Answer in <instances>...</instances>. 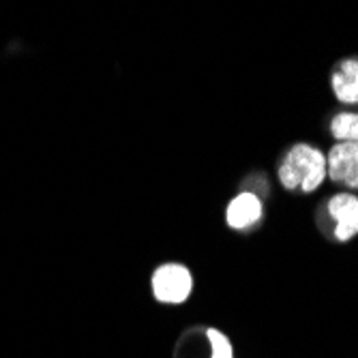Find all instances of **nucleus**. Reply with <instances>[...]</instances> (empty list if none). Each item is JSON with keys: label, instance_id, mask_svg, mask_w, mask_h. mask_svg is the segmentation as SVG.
<instances>
[{"label": "nucleus", "instance_id": "nucleus-1", "mask_svg": "<svg viewBox=\"0 0 358 358\" xmlns=\"http://www.w3.org/2000/svg\"><path fill=\"white\" fill-rule=\"evenodd\" d=\"M327 152L309 142L285 148L277 166V182L287 193L309 195L327 182Z\"/></svg>", "mask_w": 358, "mask_h": 358}, {"label": "nucleus", "instance_id": "nucleus-3", "mask_svg": "<svg viewBox=\"0 0 358 358\" xmlns=\"http://www.w3.org/2000/svg\"><path fill=\"white\" fill-rule=\"evenodd\" d=\"M195 287L193 271L182 262H164L150 275V294L161 305H185Z\"/></svg>", "mask_w": 358, "mask_h": 358}, {"label": "nucleus", "instance_id": "nucleus-2", "mask_svg": "<svg viewBox=\"0 0 358 358\" xmlns=\"http://www.w3.org/2000/svg\"><path fill=\"white\" fill-rule=\"evenodd\" d=\"M320 227L331 241L345 245L358 236V193L337 191L320 206Z\"/></svg>", "mask_w": 358, "mask_h": 358}, {"label": "nucleus", "instance_id": "nucleus-7", "mask_svg": "<svg viewBox=\"0 0 358 358\" xmlns=\"http://www.w3.org/2000/svg\"><path fill=\"white\" fill-rule=\"evenodd\" d=\"M329 134L335 142L358 144V110H339L329 122Z\"/></svg>", "mask_w": 358, "mask_h": 358}, {"label": "nucleus", "instance_id": "nucleus-6", "mask_svg": "<svg viewBox=\"0 0 358 358\" xmlns=\"http://www.w3.org/2000/svg\"><path fill=\"white\" fill-rule=\"evenodd\" d=\"M331 90L343 108H358V56L341 58L331 71Z\"/></svg>", "mask_w": 358, "mask_h": 358}, {"label": "nucleus", "instance_id": "nucleus-4", "mask_svg": "<svg viewBox=\"0 0 358 358\" xmlns=\"http://www.w3.org/2000/svg\"><path fill=\"white\" fill-rule=\"evenodd\" d=\"M266 215L264 198L257 191L243 189L225 206V225L234 232H251L262 225Z\"/></svg>", "mask_w": 358, "mask_h": 358}, {"label": "nucleus", "instance_id": "nucleus-8", "mask_svg": "<svg viewBox=\"0 0 358 358\" xmlns=\"http://www.w3.org/2000/svg\"><path fill=\"white\" fill-rule=\"evenodd\" d=\"M206 335V341H208V358H234V345H232V339L227 337L223 331L210 327L204 331Z\"/></svg>", "mask_w": 358, "mask_h": 358}, {"label": "nucleus", "instance_id": "nucleus-5", "mask_svg": "<svg viewBox=\"0 0 358 358\" xmlns=\"http://www.w3.org/2000/svg\"><path fill=\"white\" fill-rule=\"evenodd\" d=\"M327 178L341 191H358V144L335 142L327 150Z\"/></svg>", "mask_w": 358, "mask_h": 358}]
</instances>
